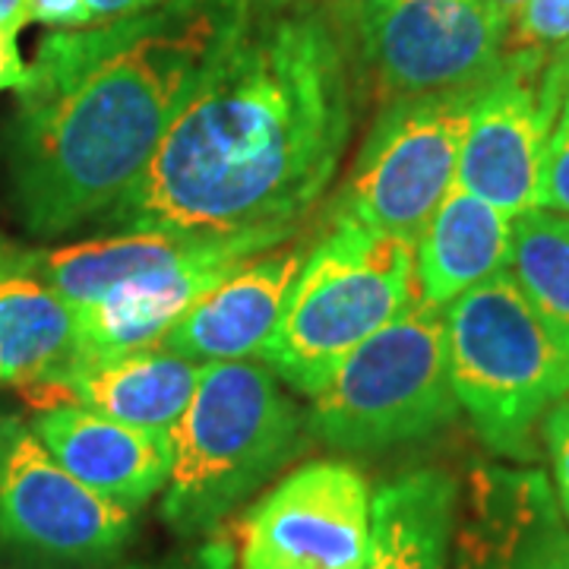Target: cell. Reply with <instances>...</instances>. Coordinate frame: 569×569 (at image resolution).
<instances>
[{
  "instance_id": "1",
  "label": "cell",
  "mask_w": 569,
  "mask_h": 569,
  "mask_svg": "<svg viewBox=\"0 0 569 569\" xmlns=\"http://www.w3.org/2000/svg\"><path fill=\"white\" fill-rule=\"evenodd\" d=\"M351 123L355 80L323 3L250 7L104 219L219 234L298 224L336 178Z\"/></svg>"
},
{
  "instance_id": "2",
  "label": "cell",
  "mask_w": 569,
  "mask_h": 569,
  "mask_svg": "<svg viewBox=\"0 0 569 569\" xmlns=\"http://www.w3.org/2000/svg\"><path fill=\"white\" fill-rule=\"evenodd\" d=\"M247 13V0H164L44 36L3 137L17 219L54 238L104 216Z\"/></svg>"
},
{
  "instance_id": "3",
  "label": "cell",
  "mask_w": 569,
  "mask_h": 569,
  "mask_svg": "<svg viewBox=\"0 0 569 569\" xmlns=\"http://www.w3.org/2000/svg\"><path fill=\"white\" fill-rule=\"evenodd\" d=\"M307 421L263 361H212L171 430L162 519L209 535L305 447Z\"/></svg>"
},
{
  "instance_id": "4",
  "label": "cell",
  "mask_w": 569,
  "mask_h": 569,
  "mask_svg": "<svg viewBox=\"0 0 569 569\" xmlns=\"http://www.w3.org/2000/svg\"><path fill=\"white\" fill-rule=\"evenodd\" d=\"M418 295L415 244L351 219L310 241L279 329L257 355L279 380L317 396L355 348Z\"/></svg>"
},
{
  "instance_id": "5",
  "label": "cell",
  "mask_w": 569,
  "mask_h": 569,
  "mask_svg": "<svg viewBox=\"0 0 569 569\" xmlns=\"http://www.w3.org/2000/svg\"><path fill=\"white\" fill-rule=\"evenodd\" d=\"M449 380L490 452L526 462L535 430L569 396V348L538 320L507 269L443 307Z\"/></svg>"
},
{
  "instance_id": "6",
  "label": "cell",
  "mask_w": 569,
  "mask_h": 569,
  "mask_svg": "<svg viewBox=\"0 0 569 569\" xmlns=\"http://www.w3.org/2000/svg\"><path fill=\"white\" fill-rule=\"evenodd\" d=\"M310 399L307 433L332 449L377 452L437 433L459 411L449 380L443 307L415 295Z\"/></svg>"
},
{
  "instance_id": "7",
  "label": "cell",
  "mask_w": 569,
  "mask_h": 569,
  "mask_svg": "<svg viewBox=\"0 0 569 569\" xmlns=\"http://www.w3.org/2000/svg\"><path fill=\"white\" fill-rule=\"evenodd\" d=\"M336 26L355 92L380 104L481 92L507 61L509 20L490 0H320Z\"/></svg>"
},
{
  "instance_id": "8",
  "label": "cell",
  "mask_w": 569,
  "mask_h": 569,
  "mask_svg": "<svg viewBox=\"0 0 569 569\" xmlns=\"http://www.w3.org/2000/svg\"><path fill=\"white\" fill-rule=\"evenodd\" d=\"M475 96L443 92L380 104L329 216L418 244L456 187Z\"/></svg>"
},
{
  "instance_id": "9",
  "label": "cell",
  "mask_w": 569,
  "mask_h": 569,
  "mask_svg": "<svg viewBox=\"0 0 569 569\" xmlns=\"http://www.w3.org/2000/svg\"><path fill=\"white\" fill-rule=\"evenodd\" d=\"M133 535V512L86 488L13 421L0 452V541L54 563H108Z\"/></svg>"
},
{
  "instance_id": "10",
  "label": "cell",
  "mask_w": 569,
  "mask_h": 569,
  "mask_svg": "<svg viewBox=\"0 0 569 569\" xmlns=\"http://www.w3.org/2000/svg\"><path fill=\"white\" fill-rule=\"evenodd\" d=\"M365 475L317 459L284 475L241 526V569H365L370 538Z\"/></svg>"
},
{
  "instance_id": "11",
  "label": "cell",
  "mask_w": 569,
  "mask_h": 569,
  "mask_svg": "<svg viewBox=\"0 0 569 569\" xmlns=\"http://www.w3.org/2000/svg\"><path fill=\"white\" fill-rule=\"evenodd\" d=\"M298 234L288 228L247 231H127L86 244L54 250H22L26 266L48 282L67 305L80 310L114 291H142L197 269H234L253 253Z\"/></svg>"
},
{
  "instance_id": "12",
  "label": "cell",
  "mask_w": 569,
  "mask_h": 569,
  "mask_svg": "<svg viewBox=\"0 0 569 569\" xmlns=\"http://www.w3.org/2000/svg\"><path fill=\"white\" fill-rule=\"evenodd\" d=\"M548 61L507 54L500 73L475 96L456 183L516 219L538 206L550 127L560 102L545 89Z\"/></svg>"
},
{
  "instance_id": "13",
  "label": "cell",
  "mask_w": 569,
  "mask_h": 569,
  "mask_svg": "<svg viewBox=\"0 0 569 569\" xmlns=\"http://www.w3.org/2000/svg\"><path fill=\"white\" fill-rule=\"evenodd\" d=\"M449 569H569V526L541 468L481 462L468 471Z\"/></svg>"
},
{
  "instance_id": "14",
  "label": "cell",
  "mask_w": 569,
  "mask_h": 569,
  "mask_svg": "<svg viewBox=\"0 0 569 569\" xmlns=\"http://www.w3.org/2000/svg\"><path fill=\"white\" fill-rule=\"evenodd\" d=\"M310 241L313 238L295 234L263 253H253L187 307L159 346L197 365L257 361L279 329Z\"/></svg>"
},
{
  "instance_id": "15",
  "label": "cell",
  "mask_w": 569,
  "mask_h": 569,
  "mask_svg": "<svg viewBox=\"0 0 569 569\" xmlns=\"http://www.w3.org/2000/svg\"><path fill=\"white\" fill-rule=\"evenodd\" d=\"M32 433L77 481L137 512L171 475V433L114 421L82 406L36 408Z\"/></svg>"
},
{
  "instance_id": "16",
  "label": "cell",
  "mask_w": 569,
  "mask_h": 569,
  "mask_svg": "<svg viewBox=\"0 0 569 569\" xmlns=\"http://www.w3.org/2000/svg\"><path fill=\"white\" fill-rule=\"evenodd\" d=\"M200 367L162 346L142 348L77 365L58 383L32 392L29 402L36 408L82 406L130 427L171 433L197 389Z\"/></svg>"
},
{
  "instance_id": "17",
  "label": "cell",
  "mask_w": 569,
  "mask_h": 569,
  "mask_svg": "<svg viewBox=\"0 0 569 569\" xmlns=\"http://www.w3.org/2000/svg\"><path fill=\"white\" fill-rule=\"evenodd\" d=\"M77 365V310L0 238V383L32 392Z\"/></svg>"
},
{
  "instance_id": "18",
  "label": "cell",
  "mask_w": 569,
  "mask_h": 569,
  "mask_svg": "<svg viewBox=\"0 0 569 569\" xmlns=\"http://www.w3.org/2000/svg\"><path fill=\"white\" fill-rule=\"evenodd\" d=\"M459 490L443 468H418L373 490L365 569H449Z\"/></svg>"
},
{
  "instance_id": "19",
  "label": "cell",
  "mask_w": 569,
  "mask_h": 569,
  "mask_svg": "<svg viewBox=\"0 0 569 569\" xmlns=\"http://www.w3.org/2000/svg\"><path fill=\"white\" fill-rule=\"evenodd\" d=\"M509 250L512 219L456 183L415 244L418 295L433 307L452 305L468 288L503 272Z\"/></svg>"
},
{
  "instance_id": "20",
  "label": "cell",
  "mask_w": 569,
  "mask_h": 569,
  "mask_svg": "<svg viewBox=\"0 0 569 569\" xmlns=\"http://www.w3.org/2000/svg\"><path fill=\"white\" fill-rule=\"evenodd\" d=\"M507 272L538 320L569 348V216L541 206L516 216Z\"/></svg>"
},
{
  "instance_id": "21",
  "label": "cell",
  "mask_w": 569,
  "mask_h": 569,
  "mask_svg": "<svg viewBox=\"0 0 569 569\" xmlns=\"http://www.w3.org/2000/svg\"><path fill=\"white\" fill-rule=\"evenodd\" d=\"M569 48V0H529L507 32V54L553 61Z\"/></svg>"
},
{
  "instance_id": "22",
  "label": "cell",
  "mask_w": 569,
  "mask_h": 569,
  "mask_svg": "<svg viewBox=\"0 0 569 569\" xmlns=\"http://www.w3.org/2000/svg\"><path fill=\"white\" fill-rule=\"evenodd\" d=\"M538 206L569 216V92L553 118V127H550Z\"/></svg>"
},
{
  "instance_id": "23",
  "label": "cell",
  "mask_w": 569,
  "mask_h": 569,
  "mask_svg": "<svg viewBox=\"0 0 569 569\" xmlns=\"http://www.w3.org/2000/svg\"><path fill=\"white\" fill-rule=\"evenodd\" d=\"M545 443L550 456V485L569 526V396L545 418Z\"/></svg>"
},
{
  "instance_id": "24",
  "label": "cell",
  "mask_w": 569,
  "mask_h": 569,
  "mask_svg": "<svg viewBox=\"0 0 569 569\" xmlns=\"http://www.w3.org/2000/svg\"><path fill=\"white\" fill-rule=\"evenodd\" d=\"M127 569H234V550L228 548V541H206L203 548L181 553V557H168L156 563H137Z\"/></svg>"
},
{
  "instance_id": "25",
  "label": "cell",
  "mask_w": 569,
  "mask_h": 569,
  "mask_svg": "<svg viewBox=\"0 0 569 569\" xmlns=\"http://www.w3.org/2000/svg\"><path fill=\"white\" fill-rule=\"evenodd\" d=\"M26 22H44L54 29L89 26L86 0H26Z\"/></svg>"
},
{
  "instance_id": "26",
  "label": "cell",
  "mask_w": 569,
  "mask_h": 569,
  "mask_svg": "<svg viewBox=\"0 0 569 569\" xmlns=\"http://www.w3.org/2000/svg\"><path fill=\"white\" fill-rule=\"evenodd\" d=\"M17 29H7L0 26V92L3 89H13L20 92L26 86V77H29V67L22 63L20 48H17Z\"/></svg>"
},
{
  "instance_id": "27",
  "label": "cell",
  "mask_w": 569,
  "mask_h": 569,
  "mask_svg": "<svg viewBox=\"0 0 569 569\" xmlns=\"http://www.w3.org/2000/svg\"><path fill=\"white\" fill-rule=\"evenodd\" d=\"M159 3H164V0H86V17H89V26L92 22H111L142 13V10H152Z\"/></svg>"
},
{
  "instance_id": "28",
  "label": "cell",
  "mask_w": 569,
  "mask_h": 569,
  "mask_svg": "<svg viewBox=\"0 0 569 569\" xmlns=\"http://www.w3.org/2000/svg\"><path fill=\"white\" fill-rule=\"evenodd\" d=\"M545 89L553 96V102L563 104L569 92V48L563 54H557L553 61H548V70H545Z\"/></svg>"
},
{
  "instance_id": "29",
  "label": "cell",
  "mask_w": 569,
  "mask_h": 569,
  "mask_svg": "<svg viewBox=\"0 0 569 569\" xmlns=\"http://www.w3.org/2000/svg\"><path fill=\"white\" fill-rule=\"evenodd\" d=\"M490 3H493V10H497L503 20L512 22V17H516V13H519V10H522L529 0H490Z\"/></svg>"
},
{
  "instance_id": "30",
  "label": "cell",
  "mask_w": 569,
  "mask_h": 569,
  "mask_svg": "<svg viewBox=\"0 0 569 569\" xmlns=\"http://www.w3.org/2000/svg\"><path fill=\"white\" fill-rule=\"evenodd\" d=\"M13 421H17V418H3V415H0V452H3V447H7V437H10V427H13Z\"/></svg>"
},
{
  "instance_id": "31",
  "label": "cell",
  "mask_w": 569,
  "mask_h": 569,
  "mask_svg": "<svg viewBox=\"0 0 569 569\" xmlns=\"http://www.w3.org/2000/svg\"><path fill=\"white\" fill-rule=\"evenodd\" d=\"M250 7H288V3H295V0H247Z\"/></svg>"
}]
</instances>
